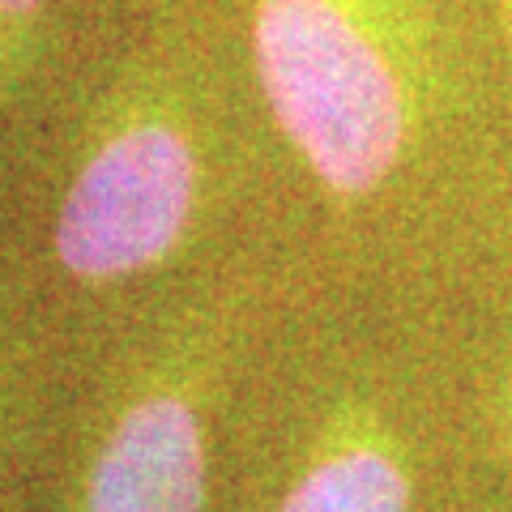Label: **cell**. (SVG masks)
Masks as SVG:
<instances>
[{
    "instance_id": "obj_1",
    "label": "cell",
    "mask_w": 512,
    "mask_h": 512,
    "mask_svg": "<svg viewBox=\"0 0 512 512\" xmlns=\"http://www.w3.org/2000/svg\"><path fill=\"white\" fill-rule=\"evenodd\" d=\"M256 73L286 137L338 192H367L406 137L393 60L342 0H261Z\"/></svg>"
},
{
    "instance_id": "obj_2",
    "label": "cell",
    "mask_w": 512,
    "mask_h": 512,
    "mask_svg": "<svg viewBox=\"0 0 512 512\" xmlns=\"http://www.w3.org/2000/svg\"><path fill=\"white\" fill-rule=\"evenodd\" d=\"M197 167L180 133L128 128L77 175L56 218V252L77 278H124L154 265L180 239Z\"/></svg>"
},
{
    "instance_id": "obj_3",
    "label": "cell",
    "mask_w": 512,
    "mask_h": 512,
    "mask_svg": "<svg viewBox=\"0 0 512 512\" xmlns=\"http://www.w3.org/2000/svg\"><path fill=\"white\" fill-rule=\"evenodd\" d=\"M201 500V427L184 402L154 397L111 431L86 512H201Z\"/></svg>"
},
{
    "instance_id": "obj_4",
    "label": "cell",
    "mask_w": 512,
    "mask_h": 512,
    "mask_svg": "<svg viewBox=\"0 0 512 512\" xmlns=\"http://www.w3.org/2000/svg\"><path fill=\"white\" fill-rule=\"evenodd\" d=\"M410 483L393 457L376 448L338 453L303 478L278 512H406Z\"/></svg>"
},
{
    "instance_id": "obj_5",
    "label": "cell",
    "mask_w": 512,
    "mask_h": 512,
    "mask_svg": "<svg viewBox=\"0 0 512 512\" xmlns=\"http://www.w3.org/2000/svg\"><path fill=\"white\" fill-rule=\"evenodd\" d=\"M39 0H0V13H9V18H18V13H30Z\"/></svg>"
}]
</instances>
